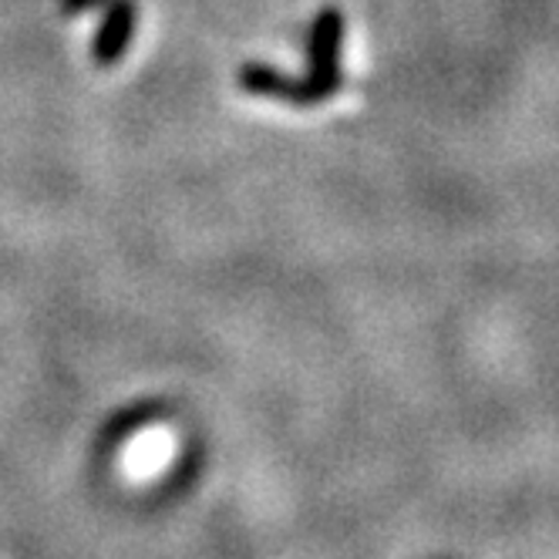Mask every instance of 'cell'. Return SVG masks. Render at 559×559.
I'll return each mask as SVG.
<instances>
[{
    "instance_id": "1",
    "label": "cell",
    "mask_w": 559,
    "mask_h": 559,
    "mask_svg": "<svg viewBox=\"0 0 559 559\" xmlns=\"http://www.w3.org/2000/svg\"><path fill=\"white\" fill-rule=\"evenodd\" d=\"M344 11L328 4L317 11L310 21L307 34V74L300 78V105H324L334 98L344 85V71H341V51H344Z\"/></svg>"
},
{
    "instance_id": "3",
    "label": "cell",
    "mask_w": 559,
    "mask_h": 559,
    "mask_svg": "<svg viewBox=\"0 0 559 559\" xmlns=\"http://www.w3.org/2000/svg\"><path fill=\"white\" fill-rule=\"evenodd\" d=\"M176 449V431L169 425L142 428L122 452V472L135 478V483H145V478H155L169 468Z\"/></svg>"
},
{
    "instance_id": "2",
    "label": "cell",
    "mask_w": 559,
    "mask_h": 559,
    "mask_svg": "<svg viewBox=\"0 0 559 559\" xmlns=\"http://www.w3.org/2000/svg\"><path fill=\"white\" fill-rule=\"evenodd\" d=\"M139 24V4L135 0H108L102 8V21L92 41V58L98 68H111L126 58Z\"/></svg>"
},
{
    "instance_id": "5",
    "label": "cell",
    "mask_w": 559,
    "mask_h": 559,
    "mask_svg": "<svg viewBox=\"0 0 559 559\" xmlns=\"http://www.w3.org/2000/svg\"><path fill=\"white\" fill-rule=\"evenodd\" d=\"M108 0H61V14L64 17H78V14H92L102 11Z\"/></svg>"
},
{
    "instance_id": "4",
    "label": "cell",
    "mask_w": 559,
    "mask_h": 559,
    "mask_svg": "<svg viewBox=\"0 0 559 559\" xmlns=\"http://www.w3.org/2000/svg\"><path fill=\"white\" fill-rule=\"evenodd\" d=\"M239 88L257 95V98H273V102H287V105H300V78H290L284 71H276L270 64L260 61H247L239 68Z\"/></svg>"
}]
</instances>
